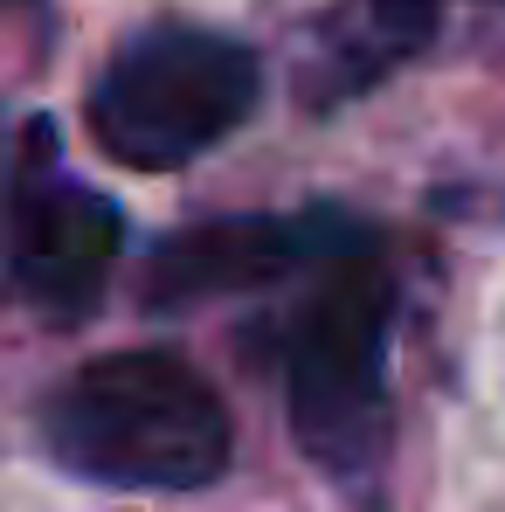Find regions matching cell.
<instances>
[{
    "label": "cell",
    "mask_w": 505,
    "mask_h": 512,
    "mask_svg": "<svg viewBox=\"0 0 505 512\" xmlns=\"http://www.w3.org/2000/svg\"><path fill=\"white\" fill-rule=\"evenodd\" d=\"M42 436L77 478L125 485V492L215 485L236 450L222 395L180 353H160V346L104 353L77 367L42 402Z\"/></svg>",
    "instance_id": "7a4b0ae2"
},
{
    "label": "cell",
    "mask_w": 505,
    "mask_h": 512,
    "mask_svg": "<svg viewBox=\"0 0 505 512\" xmlns=\"http://www.w3.org/2000/svg\"><path fill=\"white\" fill-rule=\"evenodd\" d=\"M360 222L346 215H222L201 229L167 236L146 263V305L153 312H187L229 291H263L284 277H305L319 256H333Z\"/></svg>",
    "instance_id": "277c9868"
},
{
    "label": "cell",
    "mask_w": 505,
    "mask_h": 512,
    "mask_svg": "<svg viewBox=\"0 0 505 512\" xmlns=\"http://www.w3.org/2000/svg\"><path fill=\"white\" fill-rule=\"evenodd\" d=\"M436 0H339L312 28V63H305V97L333 111L346 97L395 77L409 56L436 42Z\"/></svg>",
    "instance_id": "8992f818"
},
{
    "label": "cell",
    "mask_w": 505,
    "mask_h": 512,
    "mask_svg": "<svg viewBox=\"0 0 505 512\" xmlns=\"http://www.w3.org/2000/svg\"><path fill=\"white\" fill-rule=\"evenodd\" d=\"M305 298L284 326V423L298 450L333 478L367 492L388 457V333L395 277L374 236H346L305 270Z\"/></svg>",
    "instance_id": "6da1fadb"
},
{
    "label": "cell",
    "mask_w": 505,
    "mask_h": 512,
    "mask_svg": "<svg viewBox=\"0 0 505 512\" xmlns=\"http://www.w3.org/2000/svg\"><path fill=\"white\" fill-rule=\"evenodd\" d=\"M263 70L236 35L215 28H146L132 35L90 90V132L111 160L139 173H173L222 146L256 111Z\"/></svg>",
    "instance_id": "3957f363"
},
{
    "label": "cell",
    "mask_w": 505,
    "mask_h": 512,
    "mask_svg": "<svg viewBox=\"0 0 505 512\" xmlns=\"http://www.w3.org/2000/svg\"><path fill=\"white\" fill-rule=\"evenodd\" d=\"M118 250H125V215L111 194L77 187V180H42V173L21 180L7 284L35 319H49V326L90 319Z\"/></svg>",
    "instance_id": "5b68a950"
}]
</instances>
